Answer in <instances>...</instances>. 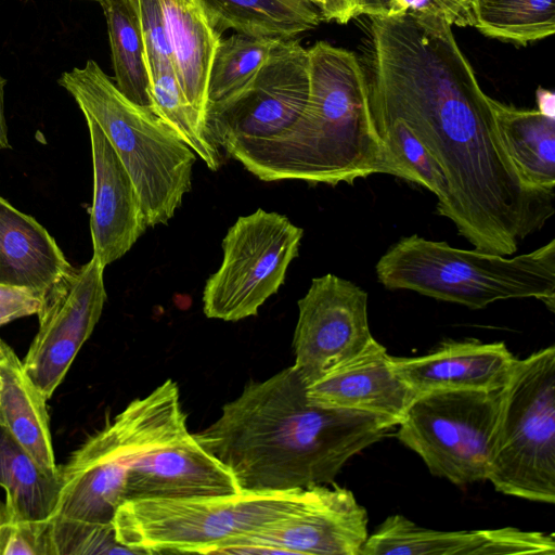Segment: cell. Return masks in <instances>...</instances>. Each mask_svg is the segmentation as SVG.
<instances>
[{"label":"cell","instance_id":"obj_1","mask_svg":"<svg viewBox=\"0 0 555 555\" xmlns=\"http://www.w3.org/2000/svg\"><path fill=\"white\" fill-rule=\"evenodd\" d=\"M369 108L405 122L446 176L441 216L477 250L509 256L553 216L506 155L488 96L451 25L411 13L369 16Z\"/></svg>","mask_w":555,"mask_h":555},{"label":"cell","instance_id":"obj_2","mask_svg":"<svg viewBox=\"0 0 555 555\" xmlns=\"http://www.w3.org/2000/svg\"><path fill=\"white\" fill-rule=\"evenodd\" d=\"M396 425L363 412L315 405L294 366L249 382L194 434L242 491H288L334 481L356 454Z\"/></svg>","mask_w":555,"mask_h":555},{"label":"cell","instance_id":"obj_3","mask_svg":"<svg viewBox=\"0 0 555 555\" xmlns=\"http://www.w3.org/2000/svg\"><path fill=\"white\" fill-rule=\"evenodd\" d=\"M310 93L281 135L232 156L262 181L353 184L373 173L404 179L371 120L364 67L356 54L319 41L308 49Z\"/></svg>","mask_w":555,"mask_h":555},{"label":"cell","instance_id":"obj_4","mask_svg":"<svg viewBox=\"0 0 555 555\" xmlns=\"http://www.w3.org/2000/svg\"><path fill=\"white\" fill-rule=\"evenodd\" d=\"M375 271L388 289L414 291L470 309L515 298L539 299L552 312L555 308V240L506 258L413 234L391 245Z\"/></svg>","mask_w":555,"mask_h":555},{"label":"cell","instance_id":"obj_5","mask_svg":"<svg viewBox=\"0 0 555 555\" xmlns=\"http://www.w3.org/2000/svg\"><path fill=\"white\" fill-rule=\"evenodd\" d=\"M59 83L114 147L137 188L147 225L167 224L192 188L195 152L151 108L127 99L95 61L64 72Z\"/></svg>","mask_w":555,"mask_h":555},{"label":"cell","instance_id":"obj_6","mask_svg":"<svg viewBox=\"0 0 555 555\" xmlns=\"http://www.w3.org/2000/svg\"><path fill=\"white\" fill-rule=\"evenodd\" d=\"M305 489L135 499L113 517L116 540L135 554H221L233 542L288 515Z\"/></svg>","mask_w":555,"mask_h":555},{"label":"cell","instance_id":"obj_7","mask_svg":"<svg viewBox=\"0 0 555 555\" xmlns=\"http://www.w3.org/2000/svg\"><path fill=\"white\" fill-rule=\"evenodd\" d=\"M487 480L503 494L555 503L554 346L516 358Z\"/></svg>","mask_w":555,"mask_h":555},{"label":"cell","instance_id":"obj_8","mask_svg":"<svg viewBox=\"0 0 555 555\" xmlns=\"http://www.w3.org/2000/svg\"><path fill=\"white\" fill-rule=\"evenodd\" d=\"M504 388L417 393L396 437L437 477L456 486L487 480Z\"/></svg>","mask_w":555,"mask_h":555},{"label":"cell","instance_id":"obj_9","mask_svg":"<svg viewBox=\"0 0 555 555\" xmlns=\"http://www.w3.org/2000/svg\"><path fill=\"white\" fill-rule=\"evenodd\" d=\"M304 230L261 208L238 217L223 241V259L206 281L203 311L209 319L240 321L258 314L283 285L298 256Z\"/></svg>","mask_w":555,"mask_h":555},{"label":"cell","instance_id":"obj_10","mask_svg":"<svg viewBox=\"0 0 555 555\" xmlns=\"http://www.w3.org/2000/svg\"><path fill=\"white\" fill-rule=\"evenodd\" d=\"M309 93L308 49L294 38L281 39L242 89L207 106L206 133L232 157L287 131L304 113Z\"/></svg>","mask_w":555,"mask_h":555},{"label":"cell","instance_id":"obj_11","mask_svg":"<svg viewBox=\"0 0 555 555\" xmlns=\"http://www.w3.org/2000/svg\"><path fill=\"white\" fill-rule=\"evenodd\" d=\"M104 267L95 257L72 268L43 297L39 328L23 361L46 399L64 379L92 334L106 300Z\"/></svg>","mask_w":555,"mask_h":555},{"label":"cell","instance_id":"obj_12","mask_svg":"<svg viewBox=\"0 0 555 555\" xmlns=\"http://www.w3.org/2000/svg\"><path fill=\"white\" fill-rule=\"evenodd\" d=\"M331 483L306 488L288 515L221 554L360 555L369 537L366 509L349 489Z\"/></svg>","mask_w":555,"mask_h":555},{"label":"cell","instance_id":"obj_13","mask_svg":"<svg viewBox=\"0 0 555 555\" xmlns=\"http://www.w3.org/2000/svg\"><path fill=\"white\" fill-rule=\"evenodd\" d=\"M298 305L294 366L307 385L359 354L373 339L367 293L332 273L314 278Z\"/></svg>","mask_w":555,"mask_h":555},{"label":"cell","instance_id":"obj_14","mask_svg":"<svg viewBox=\"0 0 555 555\" xmlns=\"http://www.w3.org/2000/svg\"><path fill=\"white\" fill-rule=\"evenodd\" d=\"M130 453L109 421L88 438L61 467L63 487L54 516L91 524H112L125 501Z\"/></svg>","mask_w":555,"mask_h":555},{"label":"cell","instance_id":"obj_15","mask_svg":"<svg viewBox=\"0 0 555 555\" xmlns=\"http://www.w3.org/2000/svg\"><path fill=\"white\" fill-rule=\"evenodd\" d=\"M85 118L93 167L90 210L93 257L105 268L121 258L149 225L129 172L99 126Z\"/></svg>","mask_w":555,"mask_h":555},{"label":"cell","instance_id":"obj_16","mask_svg":"<svg viewBox=\"0 0 555 555\" xmlns=\"http://www.w3.org/2000/svg\"><path fill=\"white\" fill-rule=\"evenodd\" d=\"M555 554L553 533L499 529L443 531L421 527L402 515L387 517L367 537L360 555Z\"/></svg>","mask_w":555,"mask_h":555},{"label":"cell","instance_id":"obj_17","mask_svg":"<svg viewBox=\"0 0 555 555\" xmlns=\"http://www.w3.org/2000/svg\"><path fill=\"white\" fill-rule=\"evenodd\" d=\"M415 396L395 372L386 348L374 338L359 354L307 385L312 404L367 413L396 426Z\"/></svg>","mask_w":555,"mask_h":555},{"label":"cell","instance_id":"obj_18","mask_svg":"<svg viewBox=\"0 0 555 555\" xmlns=\"http://www.w3.org/2000/svg\"><path fill=\"white\" fill-rule=\"evenodd\" d=\"M241 491L232 473L189 431L135 463L127 474L125 501L225 495Z\"/></svg>","mask_w":555,"mask_h":555},{"label":"cell","instance_id":"obj_19","mask_svg":"<svg viewBox=\"0 0 555 555\" xmlns=\"http://www.w3.org/2000/svg\"><path fill=\"white\" fill-rule=\"evenodd\" d=\"M516 358L503 341L449 340L418 357H392L395 372L417 395L448 389H496L507 384Z\"/></svg>","mask_w":555,"mask_h":555},{"label":"cell","instance_id":"obj_20","mask_svg":"<svg viewBox=\"0 0 555 555\" xmlns=\"http://www.w3.org/2000/svg\"><path fill=\"white\" fill-rule=\"evenodd\" d=\"M72 268L49 232L0 196V284L42 298Z\"/></svg>","mask_w":555,"mask_h":555},{"label":"cell","instance_id":"obj_21","mask_svg":"<svg viewBox=\"0 0 555 555\" xmlns=\"http://www.w3.org/2000/svg\"><path fill=\"white\" fill-rule=\"evenodd\" d=\"M0 425L46 472L56 474L47 399L27 374L23 361L0 339Z\"/></svg>","mask_w":555,"mask_h":555},{"label":"cell","instance_id":"obj_22","mask_svg":"<svg viewBox=\"0 0 555 555\" xmlns=\"http://www.w3.org/2000/svg\"><path fill=\"white\" fill-rule=\"evenodd\" d=\"M166 17L172 65L183 93L205 127L207 86L220 35L197 0H160Z\"/></svg>","mask_w":555,"mask_h":555},{"label":"cell","instance_id":"obj_23","mask_svg":"<svg viewBox=\"0 0 555 555\" xmlns=\"http://www.w3.org/2000/svg\"><path fill=\"white\" fill-rule=\"evenodd\" d=\"M503 149L521 181L531 190L554 195L555 118L490 98Z\"/></svg>","mask_w":555,"mask_h":555},{"label":"cell","instance_id":"obj_24","mask_svg":"<svg viewBox=\"0 0 555 555\" xmlns=\"http://www.w3.org/2000/svg\"><path fill=\"white\" fill-rule=\"evenodd\" d=\"M0 487L5 492L0 521H48L56 512L62 470H43L10 431L0 425Z\"/></svg>","mask_w":555,"mask_h":555},{"label":"cell","instance_id":"obj_25","mask_svg":"<svg viewBox=\"0 0 555 555\" xmlns=\"http://www.w3.org/2000/svg\"><path fill=\"white\" fill-rule=\"evenodd\" d=\"M197 1L219 35L233 29L254 37L293 39L322 22L308 0Z\"/></svg>","mask_w":555,"mask_h":555},{"label":"cell","instance_id":"obj_26","mask_svg":"<svg viewBox=\"0 0 555 555\" xmlns=\"http://www.w3.org/2000/svg\"><path fill=\"white\" fill-rule=\"evenodd\" d=\"M106 20L116 87L151 107L150 74L135 0H99Z\"/></svg>","mask_w":555,"mask_h":555},{"label":"cell","instance_id":"obj_27","mask_svg":"<svg viewBox=\"0 0 555 555\" xmlns=\"http://www.w3.org/2000/svg\"><path fill=\"white\" fill-rule=\"evenodd\" d=\"M473 14L481 34L517 44L555 31V0H473Z\"/></svg>","mask_w":555,"mask_h":555},{"label":"cell","instance_id":"obj_28","mask_svg":"<svg viewBox=\"0 0 555 555\" xmlns=\"http://www.w3.org/2000/svg\"><path fill=\"white\" fill-rule=\"evenodd\" d=\"M151 109L166 121L207 167L218 170L220 150L208 138L204 124L188 102L172 64L150 72Z\"/></svg>","mask_w":555,"mask_h":555},{"label":"cell","instance_id":"obj_29","mask_svg":"<svg viewBox=\"0 0 555 555\" xmlns=\"http://www.w3.org/2000/svg\"><path fill=\"white\" fill-rule=\"evenodd\" d=\"M373 128L403 173L404 180L417 183L438 197L441 216L449 202V185L444 173L405 122L399 118L370 111Z\"/></svg>","mask_w":555,"mask_h":555},{"label":"cell","instance_id":"obj_30","mask_svg":"<svg viewBox=\"0 0 555 555\" xmlns=\"http://www.w3.org/2000/svg\"><path fill=\"white\" fill-rule=\"evenodd\" d=\"M281 39L234 34L220 39L207 86V106L242 89L260 69Z\"/></svg>","mask_w":555,"mask_h":555},{"label":"cell","instance_id":"obj_31","mask_svg":"<svg viewBox=\"0 0 555 555\" xmlns=\"http://www.w3.org/2000/svg\"><path fill=\"white\" fill-rule=\"evenodd\" d=\"M49 530L52 555L135 554L116 540L112 524H91L53 516Z\"/></svg>","mask_w":555,"mask_h":555},{"label":"cell","instance_id":"obj_32","mask_svg":"<svg viewBox=\"0 0 555 555\" xmlns=\"http://www.w3.org/2000/svg\"><path fill=\"white\" fill-rule=\"evenodd\" d=\"M149 74L172 64L169 30L160 0H135Z\"/></svg>","mask_w":555,"mask_h":555},{"label":"cell","instance_id":"obj_33","mask_svg":"<svg viewBox=\"0 0 555 555\" xmlns=\"http://www.w3.org/2000/svg\"><path fill=\"white\" fill-rule=\"evenodd\" d=\"M49 521H0V554L52 555Z\"/></svg>","mask_w":555,"mask_h":555},{"label":"cell","instance_id":"obj_34","mask_svg":"<svg viewBox=\"0 0 555 555\" xmlns=\"http://www.w3.org/2000/svg\"><path fill=\"white\" fill-rule=\"evenodd\" d=\"M411 13L466 27L475 24L473 0H392L387 15Z\"/></svg>","mask_w":555,"mask_h":555},{"label":"cell","instance_id":"obj_35","mask_svg":"<svg viewBox=\"0 0 555 555\" xmlns=\"http://www.w3.org/2000/svg\"><path fill=\"white\" fill-rule=\"evenodd\" d=\"M41 300V296L29 288L0 284V326L37 314Z\"/></svg>","mask_w":555,"mask_h":555},{"label":"cell","instance_id":"obj_36","mask_svg":"<svg viewBox=\"0 0 555 555\" xmlns=\"http://www.w3.org/2000/svg\"><path fill=\"white\" fill-rule=\"evenodd\" d=\"M322 21L346 24L357 17V0H317Z\"/></svg>","mask_w":555,"mask_h":555},{"label":"cell","instance_id":"obj_37","mask_svg":"<svg viewBox=\"0 0 555 555\" xmlns=\"http://www.w3.org/2000/svg\"><path fill=\"white\" fill-rule=\"evenodd\" d=\"M392 0H357V16H385L388 14Z\"/></svg>","mask_w":555,"mask_h":555},{"label":"cell","instance_id":"obj_38","mask_svg":"<svg viewBox=\"0 0 555 555\" xmlns=\"http://www.w3.org/2000/svg\"><path fill=\"white\" fill-rule=\"evenodd\" d=\"M538 111L543 115L555 118V94L554 92L539 87L535 92Z\"/></svg>","mask_w":555,"mask_h":555},{"label":"cell","instance_id":"obj_39","mask_svg":"<svg viewBox=\"0 0 555 555\" xmlns=\"http://www.w3.org/2000/svg\"><path fill=\"white\" fill-rule=\"evenodd\" d=\"M8 80L0 75V150L11 149L3 109L4 86Z\"/></svg>","mask_w":555,"mask_h":555},{"label":"cell","instance_id":"obj_40","mask_svg":"<svg viewBox=\"0 0 555 555\" xmlns=\"http://www.w3.org/2000/svg\"><path fill=\"white\" fill-rule=\"evenodd\" d=\"M95 1H99V0H95Z\"/></svg>","mask_w":555,"mask_h":555}]
</instances>
